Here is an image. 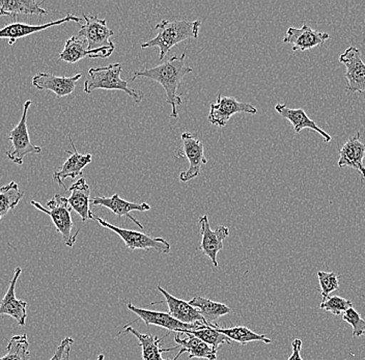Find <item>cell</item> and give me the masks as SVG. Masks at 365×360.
<instances>
[{"label": "cell", "instance_id": "26", "mask_svg": "<svg viewBox=\"0 0 365 360\" xmlns=\"http://www.w3.org/2000/svg\"><path fill=\"white\" fill-rule=\"evenodd\" d=\"M182 334H186V339H181L180 332H178L177 336L175 337V341L180 349H184L186 352L189 353V359H217V352L213 350L211 346L200 341V339L194 336L193 334H189V332L184 331Z\"/></svg>", "mask_w": 365, "mask_h": 360}, {"label": "cell", "instance_id": "9", "mask_svg": "<svg viewBox=\"0 0 365 360\" xmlns=\"http://www.w3.org/2000/svg\"><path fill=\"white\" fill-rule=\"evenodd\" d=\"M82 17L84 22L77 36L86 41L88 50L114 46L111 42V36H113L114 31L109 29L106 20L86 14H82Z\"/></svg>", "mask_w": 365, "mask_h": 360}, {"label": "cell", "instance_id": "10", "mask_svg": "<svg viewBox=\"0 0 365 360\" xmlns=\"http://www.w3.org/2000/svg\"><path fill=\"white\" fill-rule=\"evenodd\" d=\"M200 225V235H202V241L197 250L202 252L205 256L211 259L212 263L215 267H218L217 256L219 252L223 248V241L227 238L230 235V229L225 225H219L215 230H212L210 227V221L207 215L202 216L198 220Z\"/></svg>", "mask_w": 365, "mask_h": 360}, {"label": "cell", "instance_id": "7", "mask_svg": "<svg viewBox=\"0 0 365 360\" xmlns=\"http://www.w3.org/2000/svg\"><path fill=\"white\" fill-rule=\"evenodd\" d=\"M182 143L177 156L188 159L189 168L180 174L179 179L182 183H187L200 175L202 166L207 163V160L205 156L204 143L198 140L197 135L191 132H184L182 134Z\"/></svg>", "mask_w": 365, "mask_h": 360}, {"label": "cell", "instance_id": "34", "mask_svg": "<svg viewBox=\"0 0 365 360\" xmlns=\"http://www.w3.org/2000/svg\"><path fill=\"white\" fill-rule=\"evenodd\" d=\"M342 319L353 327V336H365V321L357 311L351 307L349 311L342 314Z\"/></svg>", "mask_w": 365, "mask_h": 360}, {"label": "cell", "instance_id": "36", "mask_svg": "<svg viewBox=\"0 0 365 360\" xmlns=\"http://www.w3.org/2000/svg\"><path fill=\"white\" fill-rule=\"evenodd\" d=\"M292 348H293V353L287 360H303L301 357V349H302V341L299 339H294L292 343Z\"/></svg>", "mask_w": 365, "mask_h": 360}, {"label": "cell", "instance_id": "27", "mask_svg": "<svg viewBox=\"0 0 365 360\" xmlns=\"http://www.w3.org/2000/svg\"><path fill=\"white\" fill-rule=\"evenodd\" d=\"M189 304L192 305L196 309H198L200 314L204 317L207 325H213L221 317L227 316L232 313V309L228 307L225 303L213 302L207 298L196 296L189 302Z\"/></svg>", "mask_w": 365, "mask_h": 360}, {"label": "cell", "instance_id": "15", "mask_svg": "<svg viewBox=\"0 0 365 360\" xmlns=\"http://www.w3.org/2000/svg\"><path fill=\"white\" fill-rule=\"evenodd\" d=\"M76 22V24H82L83 20L76 16L68 14L63 19L56 20V21L48 22V24L43 25H31L26 24H8L0 29V38H8L9 44L13 46L18 40L34 35L36 33L45 31V29H50V27L58 26L67 22Z\"/></svg>", "mask_w": 365, "mask_h": 360}, {"label": "cell", "instance_id": "17", "mask_svg": "<svg viewBox=\"0 0 365 360\" xmlns=\"http://www.w3.org/2000/svg\"><path fill=\"white\" fill-rule=\"evenodd\" d=\"M365 157V143L360 140V133L357 132L356 135L349 138L341 151L337 165L339 168H351L357 170L361 177V181L365 180V166L364 164Z\"/></svg>", "mask_w": 365, "mask_h": 360}, {"label": "cell", "instance_id": "18", "mask_svg": "<svg viewBox=\"0 0 365 360\" xmlns=\"http://www.w3.org/2000/svg\"><path fill=\"white\" fill-rule=\"evenodd\" d=\"M21 272V268L15 269L8 291L0 302V316H10L17 321L18 324L24 326L27 318V302L17 299L15 294L16 284H17Z\"/></svg>", "mask_w": 365, "mask_h": 360}, {"label": "cell", "instance_id": "4", "mask_svg": "<svg viewBox=\"0 0 365 360\" xmlns=\"http://www.w3.org/2000/svg\"><path fill=\"white\" fill-rule=\"evenodd\" d=\"M31 204L38 211L50 216L52 222L56 225V231L61 232L63 236V243L68 247L72 248L76 243L79 230L73 234L72 230L74 223H73L72 216H71L72 208L68 205V198L61 195H56L47 202V208H44L40 202H36V200H31Z\"/></svg>", "mask_w": 365, "mask_h": 360}, {"label": "cell", "instance_id": "8", "mask_svg": "<svg viewBox=\"0 0 365 360\" xmlns=\"http://www.w3.org/2000/svg\"><path fill=\"white\" fill-rule=\"evenodd\" d=\"M259 113L257 107L247 102H241L234 97H225V96L218 95L216 99V103L211 104L210 107L209 116L207 120L214 126L223 127L227 126L228 120L236 113H248V115H257Z\"/></svg>", "mask_w": 365, "mask_h": 360}, {"label": "cell", "instance_id": "19", "mask_svg": "<svg viewBox=\"0 0 365 360\" xmlns=\"http://www.w3.org/2000/svg\"><path fill=\"white\" fill-rule=\"evenodd\" d=\"M91 202L93 206H102L110 210L120 217L127 216L141 230H143V225L138 220H136L133 216H131V212H145L150 210V206L147 202L137 204V202H129V200L120 197L118 193H115L113 197H96L93 200H91Z\"/></svg>", "mask_w": 365, "mask_h": 360}, {"label": "cell", "instance_id": "22", "mask_svg": "<svg viewBox=\"0 0 365 360\" xmlns=\"http://www.w3.org/2000/svg\"><path fill=\"white\" fill-rule=\"evenodd\" d=\"M158 290L161 292L165 302L168 303V314L173 318H175V320L180 321V322L184 323V324H194V323L200 322L207 325L204 317L200 314L198 309L189 304V302L175 297V296L168 293V291L164 290L162 287L159 286Z\"/></svg>", "mask_w": 365, "mask_h": 360}, {"label": "cell", "instance_id": "38", "mask_svg": "<svg viewBox=\"0 0 365 360\" xmlns=\"http://www.w3.org/2000/svg\"><path fill=\"white\" fill-rule=\"evenodd\" d=\"M104 359H105L104 355L101 354V355H99V357H98L97 360H104Z\"/></svg>", "mask_w": 365, "mask_h": 360}, {"label": "cell", "instance_id": "35", "mask_svg": "<svg viewBox=\"0 0 365 360\" xmlns=\"http://www.w3.org/2000/svg\"><path fill=\"white\" fill-rule=\"evenodd\" d=\"M74 344V339L72 337H65L61 341V345L57 347L53 356L49 360H68L70 357L71 347Z\"/></svg>", "mask_w": 365, "mask_h": 360}, {"label": "cell", "instance_id": "24", "mask_svg": "<svg viewBox=\"0 0 365 360\" xmlns=\"http://www.w3.org/2000/svg\"><path fill=\"white\" fill-rule=\"evenodd\" d=\"M42 4V0H0V17L8 16L16 20L18 15H47V11L41 6Z\"/></svg>", "mask_w": 365, "mask_h": 360}, {"label": "cell", "instance_id": "25", "mask_svg": "<svg viewBox=\"0 0 365 360\" xmlns=\"http://www.w3.org/2000/svg\"><path fill=\"white\" fill-rule=\"evenodd\" d=\"M124 334H131L137 337L138 339L139 346L141 347L143 351V360H170L164 359L162 357V354L164 352H170V351L175 350V349H180L179 346L175 348L162 349L160 348V344H161L162 339L160 337L150 336V334H140L133 327L130 325L125 326Z\"/></svg>", "mask_w": 365, "mask_h": 360}, {"label": "cell", "instance_id": "16", "mask_svg": "<svg viewBox=\"0 0 365 360\" xmlns=\"http://www.w3.org/2000/svg\"><path fill=\"white\" fill-rule=\"evenodd\" d=\"M81 77V73L70 77L38 73L33 77V86L38 91H50L56 93L57 98L67 97L74 92L77 82Z\"/></svg>", "mask_w": 365, "mask_h": 360}, {"label": "cell", "instance_id": "14", "mask_svg": "<svg viewBox=\"0 0 365 360\" xmlns=\"http://www.w3.org/2000/svg\"><path fill=\"white\" fill-rule=\"evenodd\" d=\"M330 38V35L324 31H314L309 25L303 24L300 29L289 27L282 42L292 44L293 51H307L317 46H321Z\"/></svg>", "mask_w": 365, "mask_h": 360}, {"label": "cell", "instance_id": "28", "mask_svg": "<svg viewBox=\"0 0 365 360\" xmlns=\"http://www.w3.org/2000/svg\"><path fill=\"white\" fill-rule=\"evenodd\" d=\"M209 326H212L217 331L227 336L230 341H237V343L241 344L243 346L251 343V341H262L264 344L272 343V341L269 337L264 336V334H257V332L252 331V330L245 327V326H235V327L230 328H221L215 324Z\"/></svg>", "mask_w": 365, "mask_h": 360}, {"label": "cell", "instance_id": "32", "mask_svg": "<svg viewBox=\"0 0 365 360\" xmlns=\"http://www.w3.org/2000/svg\"><path fill=\"white\" fill-rule=\"evenodd\" d=\"M351 307H353L352 302L339 296H329L325 302H322L319 304V309L329 312L335 316H342Z\"/></svg>", "mask_w": 365, "mask_h": 360}, {"label": "cell", "instance_id": "11", "mask_svg": "<svg viewBox=\"0 0 365 360\" xmlns=\"http://www.w3.org/2000/svg\"><path fill=\"white\" fill-rule=\"evenodd\" d=\"M339 61L346 66V92H365V63L360 50L354 46L349 47L339 56Z\"/></svg>", "mask_w": 365, "mask_h": 360}, {"label": "cell", "instance_id": "23", "mask_svg": "<svg viewBox=\"0 0 365 360\" xmlns=\"http://www.w3.org/2000/svg\"><path fill=\"white\" fill-rule=\"evenodd\" d=\"M71 195L68 198V205L74 210L83 222L95 220V214L91 211V187L84 178L75 182L70 188Z\"/></svg>", "mask_w": 365, "mask_h": 360}, {"label": "cell", "instance_id": "20", "mask_svg": "<svg viewBox=\"0 0 365 360\" xmlns=\"http://www.w3.org/2000/svg\"><path fill=\"white\" fill-rule=\"evenodd\" d=\"M274 109H275L276 113H279L282 118L289 120L293 125L294 131L296 133H300L303 129H310L319 133L326 143H329L332 140V136L328 134L325 130L319 128L317 123L307 115L304 109L289 108L287 105L282 103L276 104Z\"/></svg>", "mask_w": 365, "mask_h": 360}, {"label": "cell", "instance_id": "12", "mask_svg": "<svg viewBox=\"0 0 365 360\" xmlns=\"http://www.w3.org/2000/svg\"><path fill=\"white\" fill-rule=\"evenodd\" d=\"M128 309L138 316L139 319L145 322L147 326L155 325L159 327L165 328L173 332L191 331V330H196L202 325H205L204 323H194V324H184L180 321L175 320V318L170 316L168 313H162V312L150 311V309H141L137 307L132 303H128Z\"/></svg>", "mask_w": 365, "mask_h": 360}, {"label": "cell", "instance_id": "31", "mask_svg": "<svg viewBox=\"0 0 365 360\" xmlns=\"http://www.w3.org/2000/svg\"><path fill=\"white\" fill-rule=\"evenodd\" d=\"M0 360H29V343L26 334L14 336L6 346V354Z\"/></svg>", "mask_w": 365, "mask_h": 360}, {"label": "cell", "instance_id": "6", "mask_svg": "<svg viewBox=\"0 0 365 360\" xmlns=\"http://www.w3.org/2000/svg\"><path fill=\"white\" fill-rule=\"evenodd\" d=\"M95 220L98 221L101 227L110 230V231L118 235L120 239L124 241L125 246H127L129 250H155L158 252H161V254H170V245L165 239L152 237L150 235L143 234V232L132 231V230L120 229V227L110 225L106 220H102V218L98 217L96 215Z\"/></svg>", "mask_w": 365, "mask_h": 360}, {"label": "cell", "instance_id": "1", "mask_svg": "<svg viewBox=\"0 0 365 360\" xmlns=\"http://www.w3.org/2000/svg\"><path fill=\"white\" fill-rule=\"evenodd\" d=\"M191 72H193L192 68L186 66V53H182L180 56H173L168 61H164L157 67L135 71L131 81H136L139 77H145L161 84L168 97L166 102L171 106L170 118H177L179 115L178 107L182 104V99L178 93V88L181 86L184 77Z\"/></svg>", "mask_w": 365, "mask_h": 360}, {"label": "cell", "instance_id": "37", "mask_svg": "<svg viewBox=\"0 0 365 360\" xmlns=\"http://www.w3.org/2000/svg\"><path fill=\"white\" fill-rule=\"evenodd\" d=\"M186 352V351L184 350V349H180L179 353H178L177 356L175 357L173 360H178L180 356H181L182 354H184V353Z\"/></svg>", "mask_w": 365, "mask_h": 360}, {"label": "cell", "instance_id": "2", "mask_svg": "<svg viewBox=\"0 0 365 360\" xmlns=\"http://www.w3.org/2000/svg\"><path fill=\"white\" fill-rule=\"evenodd\" d=\"M200 25H202L200 20H196V21L162 20L155 26V29L158 33L157 36L152 40L143 43L140 46L143 49L158 47L159 58L163 61L171 48L175 47V45L189 38H197Z\"/></svg>", "mask_w": 365, "mask_h": 360}, {"label": "cell", "instance_id": "21", "mask_svg": "<svg viewBox=\"0 0 365 360\" xmlns=\"http://www.w3.org/2000/svg\"><path fill=\"white\" fill-rule=\"evenodd\" d=\"M71 145H72L74 151H66L70 155V157L67 159L65 163L61 166V170L53 174V180L58 184L59 186L63 187L67 190L65 182L66 179L71 178V179H75V178L79 177L82 175L84 168L91 163L93 160V156L91 154L82 155L77 151L76 147H75L74 143H73L72 138H70Z\"/></svg>", "mask_w": 365, "mask_h": 360}, {"label": "cell", "instance_id": "33", "mask_svg": "<svg viewBox=\"0 0 365 360\" xmlns=\"http://www.w3.org/2000/svg\"><path fill=\"white\" fill-rule=\"evenodd\" d=\"M318 277L319 286L322 291V302H325L332 292L336 291L339 288V275L335 272H324L319 271Z\"/></svg>", "mask_w": 365, "mask_h": 360}, {"label": "cell", "instance_id": "29", "mask_svg": "<svg viewBox=\"0 0 365 360\" xmlns=\"http://www.w3.org/2000/svg\"><path fill=\"white\" fill-rule=\"evenodd\" d=\"M23 197H24V191L20 190L19 186L15 181L0 187V220L11 210L18 206Z\"/></svg>", "mask_w": 365, "mask_h": 360}, {"label": "cell", "instance_id": "3", "mask_svg": "<svg viewBox=\"0 0 365 360\" xmlns=\"http://www.w3.org/2000/svg\"><path fill=\"white\" fill-rule=\"evenodd\" d=\"M122 63H111L107 67L91 68L88 70V79L84 82V92L93 93V91H120L138 104L145 98V93L130 86L129 82L123 81Z\"/></svg>", "mask_w": 365, "mask_h": 360}, {"label": "cell", "instance_id": "30", "mask_svg": "<svg viewBox=\"0 0 365 360\" xmlns=\"http://www.w3.org/2000/svg\"><path fill=\"white\" fill-rule=\"evenodd\" d=\"M193 334L194 336L200 339V341L211 346L213 350L217 352L219 347L222 345H230V339L227 336L217 331L212 326L202 325L198 329L187 331Z\"/></svg>", "mask_w": 365, "mask_h": 360}, {"label": "cell", "instance_id": "5", "mask_svg": "<svg viewBox=\"0 0 365 360\" xmlns=\"http://www.w3.org/2000/svg\"><path fill=\"white\" fill-rule=\"evenodd\" d=\"M33 104L31 100H27L23 105V113L21 120H19L15 128L11 130L9 134L13 151L6 152V156L11 163L22 165L24 161V157L27 154H40L42 152V148L38 145H34L29 138V129H27V113L29 107Z\"/></svg>", "mask_w": 365, "mask_h": 360}, {"label": "cell", "instance_id": "13", "mask_svg": "<svg viewBox=\"0 0 365 360\" xmlns=\"http://www.w3.org/2000/svg\"><path fill=\"white\" fill-rule=\"evenodd\" d=\"M115 46L103 47L99 49L88 50V44L79 36H73L68 38L65 48L59 53V61L68 63H76L86 58H107L113 53Z\"/></svg>", "mask_w": 365, "mask_h": 360}]
</instances>
